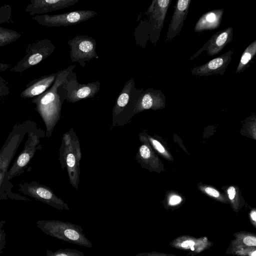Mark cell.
<instances>
[{
    "instance_id": "6da1fadb",
    "label": "cell",
    "mask_w": 256,
    "mask_h": 256,
    "mask_svg": "<svg viewBox=\"0 0 256 256\" xmlns=\"http://www.w3.org/2000/svg\"><path fill=\"white\" fill-rule=\"evenodd\" d=\"M74 66L60 71L53 84L41 94L32 99L36 110L43 120L46 128V137L52 136L54 129L60 120L64 99L58 94V90L64 84L70 70Z\"/></svg>"
},
{
    "instance_id": "7a4b0ae2",
    "label": "cell",
    "mask_w": 256,
    "mask_h": 256,
    "mask_svg": "<svg viewBox=\"0 0 256 256\" xmlns=\"http://www.w3.org/2000/svg\"><path fill=\"white\" fill-rule=\"evenodd\" d=\"M31 122L28 120L22 124H15L0 150V200L7 198L29 200L24 196L13 192L6 184V179L11 161L28 133Z\"/></svg>"
},
{
    "instance_id": "3957f363",
    "label": "cell",
    "mask_w": 256,
    "mask_h": 256,
    "mask_svg": "<svg viewBox=\"0 0 256 256\" xmlns=\"http://www.w3.org/2000/svg\"><path fill=\"white\" fill-rule=\"evenodd\" d=\"M82 156L78 138L72 128L62 135L59 160L62 168L66 169L70 184L76 190L78 189L80 182Z\"/></svg>"
},
{
    "instance_id": "277c9868",
    "label": "cell",
    "mask_w": 256,
    "mask_h": 256,
    "mask_svg": "<svg viewBox=\"0 0 256 256\" xmlns=\"http://www.w3.org/2000/svg\"><path fill=\"white\" fill-rule=\"evenodd\" d=\"M36 224L38 228L48 236L73 244L92 247V242L78 225L58 220H39Z\"/></svg>"
},
{
    "instance_id": "5b68a950",
    "label": "cell",
    "mask_w": 256,
    "mask_h": 256,
    "mask_svg": "<svg viewBox=\"0 0 256 256\" xmlns=\"http://www.w3.org/2000/svg\"><path fill=\"white\" fill-rule=\"evenodd\" d=\"M28 134L24 148L9 169L6 179V184L10 189L12 185L10 182V180L24 172L36 151L42 148L40 144V138L46 136V131L38 128L34 122H31Z\"/></svg>"
},
{
    "instance_id": "8992f818",
    "label": "cell",
    "mask_w": 256,
    "mask_h": 256,
    "mask_svg": "<svg viewBox=\"0 0 256 256\" xmlns=\"http://www.w3.org/2000/svg\"><path fill=\"white\" fill-rule=\"evenodd\" d=\"M54 49L55 46L48 39L34 41L28 44L24 56L10 71L22 72L48 58Z\"/></svg>"
},
{
    "instance_id": "52a82bcc",
    "label": "cell",
    "mask_w": 256,
    "mask_h": 256,
    "mask_svg": "<svg viewBox=\"0 0 256 256\" xmlns=\"http://www.w3.org/2000/svg\"><path fill=\"white\" fill-rule=\"evenodd\" d=\"M97 14L93 10H78L54 15H36L32 19L39 24L46 26H66L88 20Z\"/></svg>"
},
{
    "instance_id": "ba28073f",
    "label": "cell",
    "mask_w": 256,
    "mask_h": 256,
    "mask_svg": "<svg viewBox=\"0 0 256 256\" xmlns=\"http://www.w3.org/2000/svg\"><path fill=\"white\" fill-rule=\"evenodd\" d=\"M22 193L60 210H70L66 203L58 197L48 186L36 182H24L18 184Z\"/></svg>"
},
{
    "instance_id": "9c48e42d",
    "label": "cell",
    "mask_w": 256,
    "mask_h": 256,
    "mask_svg": "<svg viewBox=\"0 0 256 256\" xmlns=\"http://www.w3.org/2000/svg\"><path fill=\"white\" fill-rule=\"evenodd\" d=\"M96 40L88 36H76L68 42L70 54L72 62H77L84 66L86 62L98 58Z\"/></svg>"
},
{
    "instance_id": "30bf717a",
    "label": "cell",
    "mask_w": 256,
    "mask_h": 256,
    "mask_svg": "<svg viewBox=\"0 0 256 256\" xmlns=\"http://www.w3.org/2000/svg\"><path fill=\"white\" fill-rule=\"evenodd\" d=\"M133 79L128 81L121 93L119 95L112 110V127L116 126H124L127 124L134 114L130 110V106L134 110L135 106L128 104L130 101V90L134 84Z\"/></svg>"
},
{
    "instance_id": "8fae6325",
    "label": "cell",
    "mask_w": 256,
    "mask_h": 256,
    "mask_svg": "<svg viewBox=\"0 0 256 256\" xmlns=\"http://www.w3.org/2000/svg\"><path fill=\"white\" fill-rule=\"evenodd\" d=\"M234 52L229 50L210 61L193 68L190 72L198 76L223 75L232 59Z\"/></svg>"
},
{
    "instance_id": "7c38bea8",
    "label": "cell",
    "mask_w": 256,
    "mask_h": 256,
    "mask_svg": "<svg viewBox=\"0 0 256 256\" xmlns=\"http://www.w3.org/2000/svg\"><path fill=\"white\" fill-rule=\"evenodd\" d=\"M232 39V27L222 30L212 35L203 46L191 56L190 60L194 59L203 51H206L209 56H214L220 52Z\"/></svg>"
},
{
    "instance_id": "4fadbf2b",
    "label": "cell",
    "mask_w": 256,
    "mask_h": 256,
    "mask_svg": "<svg viewBox=\"0 0 256 256\" xmlns=\"http://www.w3.org/2000/svg\"><path fill=\"white\" fill-rule=\"evenodd\" d=\"M100 83L96 81L88 84H80L75 80H72L66 84L67 91L66 98L70 102L94 96L98 92Z\"/></svg>"
},
{
    "instance_id": "5bb4252c",
    "label": "cell",
    "mask_w": 256,
    "mask_h": 256,
    "mask_svg": "<svg viewBox=\"0 0 256 256\" xmlns=\"http://www.w3.org/2000/svg\"><path fill=\"white\" fill-rule=\"evenodd\" d=\"M78 2V0H31L26 12L30 16L41 15L68 8Z\"/></svg>"
},
{
    "instance_id": "9a60e30c",
    "label": "cell",
    "mask_w": 256,
    "mask_h": 256,
    "mask_svg": "<svg viewBox=\"0 0 256 256\" xmlns=\"http://www.w3.org/2000/svg\"><path fill=\"white\" fill-rule=\"evenodd\" d=\"M190 2V0H179L176 2L166 36V42L172 40L181 32Z\"/></svg>"
},
{
    "instance_id": "2e32d148",
    "label": "cell",
    "mask_w": 256,
    "mask_h": 256,
    "mask_svg": "<svg viewBox=\"0 0 256 256\" xmlns=\"http://www.w3.org/2000/svg\"><path fill=\"white\" fill-rule=\"evenodd\" d=\"M60 72L43 76L30 82L21 92L20 96L23 99L33 98L41 94L53 84Z\"/></svg>"
},
{
    "instance_id": "e0dca14e",
    "label": "cell",
    "mask_w": 256,
    "mask_h": 256,
    "mask_svg": "<svg viewBox=\"0 0 256 256\" xmlns=\"http://www.w3.org/2000/svg\"><path fill=\"white\" fill-rule=\"evenodd\" d=\"M164 100V96L160 90L148 88L142 92L135 105L134 114L142 110L157 107Z\"/></svg>"
},
{
    "instance_id": "ac0fdd59",
    "label": "cell",
    "mask_w": 256,
    "mask_h": 256,
    "mask_svg": "<svg viewBox=\"0 0 256 256\" xmlns=\"http://www.w3.org/2000/svg\"><path fill=\"white\" fill-rule=\"evenodd\" d=\"M224 8H218L206 12L196 22L194 30L201 32L218 28L221 24Z\"/></svg>"
},
{
    "instance_id": "d6986e66",
    "label": "cell",
    "mask_w": 256,
    "mask_h": 256,
    "mask_svg": "<svg viewBox=\"0 0 256 256\" xmlns=\"http://www.w3.org/2000/svg\"><path fill=\"white\" fill-rule=\"evenodd\" d=\"M170 0H154L147 11L153 19L154 28L160 33L163 27Z\"/></svg>"
},
{
    "instance_id": "ffe728a7",
    "label": "cell",
    "mask_w": 256,
    "mask_h": 256,
    "mask_svg": "<svg viewBox=\"0 0 256 256\" xmlns=\"http://www.w3.org/2000/svg\"><path fill=\"white\" fill-rule=\"evenodd\" d=\"M256 54V40H254L244 51L236 70V74H240L248 68Z\"/></svg>"
},
{
    "instance_id": "44dd1931",
    "label": "cell",
    "mask_w": 256,
    "mask_h": 256,
    "mask_svg": "<svg viewBox=\"0 0 256 256\" xmlns=\"http://www.w3.org/2000/svg\"><path fill=\"white\" fill-rule=\"evenodd\" d=\"M21 36L15 30L0 26V47L16 41Z\"/></svg>"
},
{
    "instance_id": "7402d4cb",
    "label": "cell",
    "mask_w": 256,
    "mask_h": 256,
    "mask_svg": "<svg viewBox=\"0 0 256 256\" xmlns=\"http://www.w3.org/2000/svg\"><path fill=\"white\" fill-rule=\"evenodd\" d=\"M46 256H84V254L76 250L60 248L56 252L47 250Z\"/></svg>"
},
{
    "instance_id": "603a6c76",
    "label": "cell",
    "mask_w": 256,
    "mask_h": 256,
    "mask_svg": "<svg viewBox=\"0 0 256 256\" xmlns=\"http://www.w3.org/2000/svg\"><path fill=\"white\" fill-rule=\"evenodd\" d=\"M5 223V220H0V254L2 253V250L5 248L6 242V232L4 230L2 229Z\"/></svg>"
},
{
    "instance_id": "cb8c5ba5",
    "label": "cell",
    "mask_w": 256,
    "mask_h": 256,
    "mask_svg": "<svg viewBox=\"0 0 256 256\" xmlns=\"http://www.w3.org/2000/svg\"><path fill=\"white\" fill-rule=\"evenodd\" d=\"M10 92V89L6 82L0 76V98L7 96Z\"/></svg>"
},
{
    "instance_id": "d4e9b609",
    "label": "cell",
    "mask_w": 256,
    "mask_h": 256,
    "mask_svg": "<svg viewBox=\"0 0 256 256\" xmlns=\"http://www.w3.org/2000/svg\"><path fill=\"white\" fill-rule=\"evenodd\" d=\"M148 140L152 144L154 148L161 154H166L165 149L162 144L157 140L152 138H149Z\"/></svg>"
},
{
    "instance_id": "484cf974",
    "label": "cell",
    "mask_w": 256,
    "mask_h": 256,
    "mask_svg": "<svg viewBox=\"0 0 256 256\" xmlns=\"http://www.w3.org/2000/svg\"><path fill=\"white\" fill-rule=\"evenodd\" d=\"M243 242L248 246H256V238L254 236H248L244 238Z\"/></svg>"
},
{
    "instance_id": "4316f807",
    "label": "cell",
    "mask_w": 256,
    "mask_h": 256,
    "mask_svg": "<svg viewBox=\"0 0 256 256\" xmlns=\"http://www.w3.org/2000/svg\"><path fill=\"white\" fill-rule=\"evenodd\" d=\"M204 191L208 194L212 196L214 198H218L220 196L219 192L212 188L206 187L205 188Z\"/></svg>"
},
{
    "instance_id": "83f0119b",
    "label": "cell",
    "mask_w": 256,
    "mask_h": 256,
    "mask_svg": "<svg viewBox=\"0 0 256 256\" xmlns=\"http://www.w3.org/2000/svg\"><path fill=\"white\" fill-rule=\"evenodd\" d=\"M182 198L180 196L176 195L172 196L169 200V204L170 205H176L180 202Z\"/></svg>"
},
{
    "instance_id": "f1b7e54d",
    "label": "cell",
    "mask_w": 256,
    "mask_h": 256,
    "mask_svg": "<svg viewBox=\"0 0 256 256\" xmlns=\"http://www.w3.org/2000/svg\"><path fill=\"white\" fill-rule=\"evenodd\" d=\"M228 193L230 199V200H233L235 197L236 193L235 188L232 186L229 187L228 190Z\"/></svg>"
},
{
    "instance_id": "f546056e",
    "label": "cell",
    "mask_w": 256,
    "mask_h": 256,
    "mask_svg": "<svg viewBox=\"0 0 256 256\" xmlns=\"http://www.w3.org/2000/svg\"><path fill=\"white\" fill-rule=\"evenodd\" d=\"M194 242L192 240H186L182 242L181 244V246L183 248H188L194 246Z\"/></svg>"
},
{
    "instance_id": "4dcf8cb0",
    "label": "cell",
    "mask_w": 256,
    "mask_h": 256,
    "mask_svg": "<svg viewBox=\"0 0 256 256\" xmlns=\"http://www.w3.org/2000/svg\"><path fill=\"white\" fill-rule=\"evenodd\" d=\"M10 66L9 64L0 63V72L6 70Z\"/></svg>"
},
{
    "instance_id": "1f68e13d",
    "label": "cell",
    "mask_w": 256,
    "mask_h": 256,
    "mask_svg": "<svg viewBox=\"0 0 256 256\" xmlns=\"http://www.w3.org/2000/svg\"><path fill=\"white\" fill-rule=\"evenodd\" d=\"M250 216H251V218H252V220L254 221H256V211L252 212H251Z\"/></svg>"
},
{
    "instance_id": "d6a6232c",
    "label": "cell",
    "mask_w": 256,
    "mask_h": 256,
    "mask_svg": "<svg viewBox=\"0 0 256 256\" xmlns=\"http://www.w3.org/2000/svg\"><path fill=\"white\" fill-rule=\"evenodd\" d=\"M251 256H256V251H254L251 254Z\"/></svg>"
},
{
    "instance_id": "836d02e7",
    "label": "cell",
    "mask_w": 256,
    "mask_h": 256,
    "mask_svg": "<svg viewBox=\"0 0 256 256\" xmlns=\"http://www.w3.org/2000/svg\"><path fill=\"white\" fill-rule=\"evenodd\" d=\"M190 248H191V250H194L193 246H191V247H190Z\"/></svg>"
},
{
    "instance_id": "e575fe53",
    "label": "cell",
    "mask_w": 256,
    "mask_h": 256,
    "mask_svg": "<svg viewBox=\"0 0 256 256\" xmlns=\"http://www.w3.org/2000/svg\"></svg>"
}]
</instances>
